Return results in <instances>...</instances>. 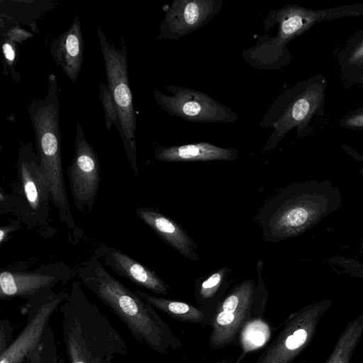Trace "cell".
<instances>
[{
	"label": "cell",
	"instance_id": "6da1fadb",
	"mask_svg": "<svg viewBox=\"0 0 363 363\" xmlns=\"http://www.w3.org/2000/svg\"><path fill=\"white\" fill-rule=\"evenodd\" d=\"M77 274L80 282L120 318L140 344L161 354L182 346L155 308L112 276L96 256L83 263Z\"/></svg>",
	"mask_w": 363,
	"mask_h": 363
},
{
	"label": "cell",
	"instance_id": "7a4b0ae2",
	"mask_svg": "<svg viewBox=\"0 0 363 363\" xmlns=\"http://www.w3.org/2000/svg\"><path fill=\"white\" fill-rule=\"evenodd\" d=\"M341 190L327 179L290 184L260 208L257 220L267 242L297 237L342 206Z\"/></svg>",
	"mask_w": 363,
	"mask_h": 363
},
{
	"label": "cell",
	"instance_id": "3957f363",
	"mask_svg": "<svg viewBox=\"0 0 363 363\" xmlns=\"http://www.w3.org/2000/svg\"><path fill=\"white\" fill-rule=\"evenodd\" d=\"M62 335L69 363H111L125 356V340L108 317L73 281L60 307Z\"/></svg>",
	"mask_w": 363,
	"mask_h": 363
},
{
	"label": "cell",
	"instance_id": "277c9868",
	"mask_svg": "<svg viewBox=\"0 0 363 363\" xmlns=\"http://www.w3.org/2000/svg\"><path fill=\"white\" fill-rule=\"evenodd\" d=\"M327 82L322 74H315L294 84L280 94L269 107L259 126L272 129L264 151H269L293 130L298 136L306 134L313 119L324 113Z\"/></svg>",
	"mask_w": 363,
	"mask_h": 363
},
{
	"label": "cell",
	"instance_id": "5b68a950",
	"mask_svg": "<svg viewBox=\"0 0 363 363\" xmlns=\"http://www.w3.org/2000/svg\"><path fill=\"white\" fill-rule=\"evenodd\" d=\"M96 30L108 86L119 118V134L132 172L135 176L138 177L136 116L128 81L127 45L122 37L121 48H116L108 42L100 25H98Z\"/></svg>",
	"mask_w": 363,
	"mask_h": 363
},
{
	"label": "cell",
	"instance_id": "8992f818",
	"mask_svg": "<svg viewBox=\"0 0 363 363\" xmlns=\"http://www.w3.org/2000/svg\"><path fill=\"white\" fill-rule=\"evenodd\" d=\"M262 259L257 264V280L248 279L235 285L218 306L212 321L209 340L213 349L230 344L248 321L252 308L264 298L267 290L262 278Z\"/></svg>",
	"mask_w": 363,
	"mask_h": 363
},
{
	"label": "cell",
	"instance_id": "52a82bcc",
	"mask_svg": "<svg viewBox=\"0 0 363 363\" xmlns=\"http://www.w3.org/2000/svg\"><path fill=\"white\" fill-rule=\"evenodd\" d=\"M264 21L275 27V33H264L257 36L256 43L242 51V58L249 65L259 69H280L290 62L287 45L301 35L294 4L270 11Z\"/></svg>",
	"mask_w": 363,
	"mask_h": 363
},
{
	"label": "cell",
	"instance_id": "ba28073f",
	"mask_svg": "<svg viewBox=\"0 0 363 363\" xmlns=\"http://www.w3.org/2000/svg\"><path fill=\"white\" fill-rule=\"evenodd\" d=\"M331 304V299L320 300L291 314L257 363H292L312 341L321 317Z\"/></svg>",
	"mask_w": 363,
	"mask_h": 363
},
{
	"label": "cell",
	"instance_id": "9c48e42d",
	"mask_svg": "<svg viewBox=\"0 0 363 363\" xmlns=\"http://www.w3.org/2000/svg\"><path fill=\"white\" fill-rule=\"evenodd\" d=\"M164 89L170 94L155 89L153 96L157 105L169 116L202 123H230L238 120L237 113L230 108L203 92L176 85H167Z\"/></svg>",
	"mask_w": 363,
	"mask_h": 363
},
{
	"label": "cell",
	"instance_id": "30bf717a",
	"mask_svg": "<svg viewBox=\"0 0 363 363\" xmlns=\"http://www.w3.org/2000/svg\"><path fill=\"white\" fill-rule=\"evenodd\" d=\"M69 294L65 291H52L27 301L23 308L26 324L9 347L0 354V363H26L29 354L42 343L52 315Z\"/></svg>",
	"mask_w": 363,
	"mask_h": 363
},
{
	"label": "cell",
	"instance_id": "8fae6325",
	"mask_svg": "<svg viewBox=\"0 0 363 363\" xmlns=\"http://www.w3.org/2000/svg\"><path fill=\"white\" fill-rule=\"evenodd\" d=\"M98 155L85 137L79 121L76 124L74 155L67 169L76 208L83 214L92 211L101 175Z\"/></svg>",
	"mask_w": 363,
	"mask_h": 363
},
{
	"label": "cell",
	"instance_id": "7c38bea8",
	"mask_svg": "<svg viewBox=\"0 0 363 363\" xmlns=\"http://www.w3.org/2000/svg\"><path fill=\"white\" fill-rule=\"evenodd\" d=\"M223 0H174L162 6L164 17L155 40L177 41L201 28L220 13Z\"/></svg>",
	"mask_w": 363,
	"mask_h": 363
},
{
	"label": "cell",
	"instance_id": "4fadbf2b",
	"mask_svg": "<svg viewBox=\"0 0 363 363\" xmlns=\"http://www.w3.org/2000/svg\"><path fill=\"white\" fill-rule=\"evenodd\" d=\"M62 264H52L33 272L3 271L0 274V299L15 298L30 301L53 291L59 284L70 280L72 270Z\"/></svg>",
	"mask_w": 363,
	"mask_h": 363
},
{
	"label": "cell",
	"instance_id": "5bb4252c",
	"mask_svg": "<svg viewBox=\"0 0 363 363\" xmlns=\"http://www.w3.org/2000/svg\"><path fill=\"white\" fill-rule=\"evenodd\" d=\"M23 199L28 213L35 218L45 220L51 201L49 185L40 169L35 148L32 143H24L19 149L17 160Z\"/></svg>",
	"mask_w": 363,
	"mask_h": 363
},
{
	"label": "cell",
	"instance_id": "9a60e30c",
	"mask_svg": "<svg viewBox=\"0 0 363 363\" xmlns=\"http://www.w3.org/2000/svg\"><path fill=\"white\" fill-rule=\"evenodd\" d=\"M96 257L113 272L139 287L164 296L169 292V286L157 274L120 250L101 245L96 249Z\"/></svg>",
	"mask_w": 363,
	"mask_h": 363
},
{
	"label": "cell",
	"instance_id": "2e32d148",
	"mask_svg": "<svg viewBox=\"0 0 363 363\" xmlns=\"http://www.w3.org/2000/svg\"><path fill=\"white\" fill-rule=\"evenodd\" d=\"M50 52L55 65L61 67L65 74L75 83L84 57V40L78 16L68 30L52 41Z\"/></svg>",
	"mask_w": 363,
	"mask_h": 363
},
{
	"label": "cell",
	"instance_id": "e0dca14e",
	"mask_svg": "<svg viewBox=\"0 0 363 363\" xmlns=\"http://www.w3.org/2000/svg\"><path fill=\"white\" fill-rule=\"evenodd\" d=\"M135 213L158 236L183 257L192 261L199 259L196 244L174 220L152 208H137Z\"/></svg>",
	"mask_w": 363,
	"mask_h": 363
},
{
	"label": "cell",
	"instance_id": "ac0fdd59",
	"mask_svg": "<svg viewBox=\"0 0 363 363\" xmlns=\"http://www.w3.org/2000/svg\"><path fill=\"white\" fill-rule=\"evenodd\" d=\"M155 158L162 162L231 161L238 157V150L221 147L207 142L178 146H157Z\"/></svg>",
	"mask_w": 363,
	"mask_h": 363
},
{
	"label": "cell",
	"instance_id": "d6986e66",
	"mask_svg": "<svg viewBox=\"0 0 363 363\" xmlns=\"http://www.w3.org/2000/svg\"><path fill=\"white\" fill-rule=\"evenodd\" d=\"M57 3L53 1H1L0 26L26 24L34 33H38L35 20L53 9Z\"/></svg>",
	"mask_w": 363,
	"mask_h": 363
},
{
	"label": "cell",
	"instance_id": "ffe728a7",
	"mask_svg": "<svg viewBox=\"0 0 363 363\" xmlns=\"http://www.w3.org/2000/svg\"><path fill=\"white\" fill-rule=\"evenodd\" d=\"M342 79L347 85H359L363 79V28L351 35L337 52Z\"/></svg>",
	"mask_w": 363,
	"mask_h": 363
},
{
	"label": "cell",
	"instance_id": "44dd1931",
	"mask_svg": "<svg viewBox=\"0 0 363 363\" xmlns=\"http://www.w3.org/2000/svg\"><path fill=\"white\" fill-rule=\"evenodd\" d=\"M135 291L153 308L175 320L197 323L205 318L201 311L189 303L155 296L141 290Z\"/></svg>",
	"mask_w": 363,
	"mask_h": 363
},
{
	"label": "cell",
	"instance_id": "7402d4cb",
	"mask_svg": "<svg viewBox=\"0 0 363 363\" xmlns=\"http://www.w3.org/2000/svg\"><path fill=\"white\" fill-rule=\"evenodd\" d=\"M362 336L363 311L347 324L325 363H350Z\"/></svg>",
	"mask_w": 363,
	"mask_h": 363
},
{
	"label": "cell",
	"instance_id": "603a6c76",
	"mask_svg": "<svg viewBox=\"0 0 363 363\" xmlns=\"http://www.w3.org/2000/svg\"><path fill=\"white\" fill-rule=\"evenodd\" d=\"M269 325L261 319L248 320L240 332V343L243 350L251 352L262 347L270 337Z\"/></svg>",
	"mask_w": 363,
	"mask_h": 363
},
{
	"label": "cell",
	"instance_id": "cb8c5ba5",
	"mask_svg": "<svg viewBox=\"0 0 363 363\" xmlns=\"http://www.w3.org/2000/svg\"><path fill=\"white\" fill-rule=\"evenodd\" d=\"M99 88V99L104 108L106 128L108 130H110L112 126L114 125L119 132L120 122L118 111L108 86L101 82L100 83Z\"/></svg>",
	"mask_w": 363,
	"mask_h": 363
},
{
	"label": "cell",
	"instance_id": "d4e9b609",
	"mask_svg": "<svg viewBox=\"0 0 363 363\" xmlns=\"http://www.w3.org/2000/svg\"><path fill=\"white\" fill-rule=\"evenodd\" d=\"M1 48L4 56L3 73L5 75L11 74V78L18 82L21 79L19 73L16 70L17 63V46L15 43L1 37Z\"/></svg>",
	"mask_w": 363,
	"mask_h": 363
},
{
	"label": "cell",
	"instance_id": "484cf974",
	"mask_svg": "<svg viewBox=\"0 0 363 363\" xmlns=\"http://www.w3.org/2000/svg\"><path fill=\"white\" fill-rule=\"evenodd\" d=\"M228 271V269L223 267L207 277L200 284V296L203 298H211L221 285Z\"/></svg>",
	"mask_w": 363,
	"mask_h": 363
},
{
	"label": "cell",
	"instance_id": "4316f807",
	"mask_svg": "<svg viewBox=\"0 0 363 363\" xmlns=\"http://www.w3.org/2000/svg\"><path fill=\"white\" fill-rule=\"evenodd\" d=\"M43 344L47 363H65L64 358L58 355L54 333L50 325L44 335Z\"/></svg>",
	"mask_w": 363,
	"mask_h": 363
},
{
	"label": "cell",
	"instance_id": "83f0119b",
	"mask_svg": "<svg viewBox=\"0 0 363 363\" xmlns=\"http://www.w3.org/2000/svg\"><path fill=\"white\" fill-rule=\"evenodd\" d=\"M1 36L16 43H22L23 41L33 37V33L21 28L18 24L0 26Z\"/></svg>",
	"mask_w": 363,
	"mask_h": 363
},
{
	"label": "cell",
	"instance_id": "f1b7e54d",
	"mask_svg": "<svg viewBox=\"0 0 363 363\" xmlns=\"http://www.w3.org/2000/svg\"><path fill=\"white\" fill-rule=\"evenodd\" d=\"M340 126L346 128H363V108L347 113L340 121Z\"/></svg>",
	"mask_w": 363,
	"mask_h": 363
},
{
	"label": "cell",
	"instance_id": "f546056e",
	"mask_svg": "<svg viewBox=\"0 0 363 363\" xmlns=\"http://www.w3.org/2000/svg\"><path fill=\"white\" fill-rule=\"evenodd\" d=\"M13 328L10 321L7 319H1L0 321V354L4 352L13 342Z\"/></svg>",
	"mask_w": 363,
	"mask_h": 363
},
{
	"label": "cell",
	"instance_id": "4dcf8cb0",
	"mask_svg": "<svg viewBox=\"0 0 363 363\" xmlns=\"http://www.w3.org/2000/svg\"><path fill=\"white\" fill-rule=\"evenodd\" d=\"M26 363H47L43 342L29 354Z\"/></svg>",
	"mask_w": 363,
	"mask_h": 363
},
{
	"label": "cell",
	"instance_id": "1f68e13d",
	"mask_svg": "<svg viewBox=\"0 0 363 363\" xmlns=\"http://www.w3.org/2000/svg\"><path fill=\"white\" fill-rule=\"evenodd\" d=\"M17 224L7 225L0 228V243L4 242L10 233L16 229Z\"/></svg>",
	"mask_w": 363,
	"mask_h": 363
},
{
	"label": "cell",
	"instance_id": "d6a6232c",
	"mask_svg": "<svg viewBox=\"0 0 363 363\" xmlns=\"http://www.w3.org/2000/svg\"><path fill=\"white\" fill-rule=\"evenodd\" d=\"M345 151L354 159H355L357 161H359L362 164V167L359 170V174H361L363 177V155L359 154V152H356L354 150L349 147H344Z\"/></svg>",
	"mask_w": 363,
	"mask_h": 363
},
{
	"label": "cell",
	"instance_id": "836d02e7",
	"mask_svg": "<svg viewBox=\"0 0 363 363\" xmlns=\"http://www.w3.org/2000/svg\"><path fill=\"white\" fill-rule=\"evenodd\" d=\"M359 252L363 254V241L361 243L360 245V247H359Z\"/></svg>",
	"mask_w": 363,
	"mask_h": 363
},
{
	"label": "cell",
	"instance_id": "e575fe53",
	"mask_svg": "<svg viewBox=\"0 0 363 363\" xmlns=\"http://www.w3.org/2000/svg\"><path fill=\"white\" fill-rule=\"evenodd\" d=\"M359 85H363V79H362Z\"/></svg>",
	"mask_w": 363,
	"mask_h": 363
}]
</instances>
